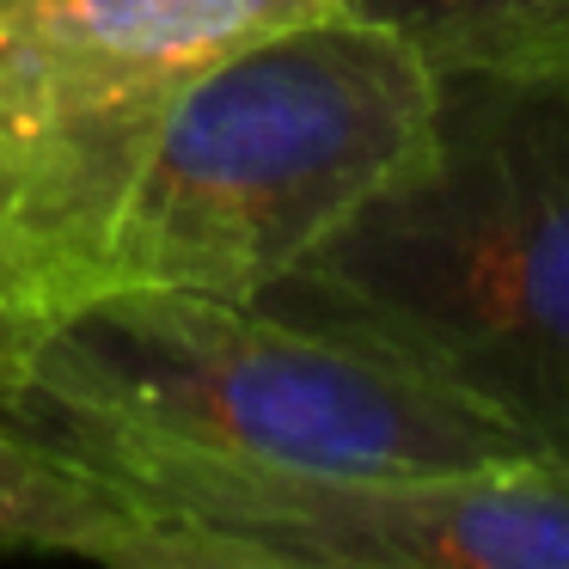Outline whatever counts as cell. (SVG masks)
I'll list each match as a JSON object with an SVG mask.
<instances>
[{"label":"cell","instance_id":"6","mask_svg":"<svg viewBox=\"0 0 569 569\" xmlns=\"http://www.w3.org/2000/svg\"><path fill=\"white\" fill-rule=\"evenodd\" d=\"M0 551L160 569L153 520L92 459L0 417Z\"/></svg>","mask_w":569,"mask_h":569},{"label":"cell","instance_id":"2","mask_svg":"<svg viewBox=\"0 0 569 569\" xmlns=\"http://www.w3.org/2000/svg\"><path fill=\"white\" fill-rule=\"evenodd\" d=\"M435 92V68L343 0L214 56L141 148L111 288L263 295L429 141Z\"/></svg>","mask_w":569,"mask_h":569},{"label":"cell","instance_id":"5","mask_svg":"<svg viewBox=\"0 0 569 569\" xmlns=\"http://www.w3.org/2000/svg\"><path fill=\"white\" fill-rule=\"evenodd\" d=\"M172 92L62 0H0V417L31 349L111 288L117 214Z\"/></svg>","mask_w":569,"mask_h":569},{"label":"cell","instance_id":"4","mask_svg":"<svg viewBox=\"0 0 569 569\" xmlns=\"http://www.w3.org/2000/svg\"><path fill=\"white\" fill-rule=\"evenodd\" d=\"M7 422L74 447L153 520L160 569H569V459L466 471H288L87 417Z\"/></svg>","mask_w":569,"mask_h":569},{"label":"cell","instance_id":"1","mask_svg":"<svg viewBox=\"0 0 569 569\" xmlns=\"http://www.w3.org/2000/svg\"><path fill=\"white\" fill-rule=\"evenodd\" d=\"M435 80L429 141L251 300L569 459V68Z\"/></svg>","mask_w":569,"mask_h":569},{"label":"cell","instance_id":"7","mask_svg":"<svg viewBox=\"0 0 569 569\" xmlns=\"http://www.w3.org/2000/svg\"><path fill=\"white\" fill-rule=\"evenodd\" d=\"M398 31L435 74H551L569 68V0H343Z\"/></svg>","mask_w":569,"mask_h":569},{"label":"cell","instance_id":"3","mask_svg":"<svg viewBox=\"0 0 569 569\" xmlns=\"http://www.w3.org/2000/svg\"><path fill=\"white\" fill-rule=\"evenodd\" d=\"M13 410L288 471H466L527 441L343 337L202 288H104L38 349ZM7 410V417H13Z\"/></svg>","mask_w":569,"mask_h":569}]
</instances>
